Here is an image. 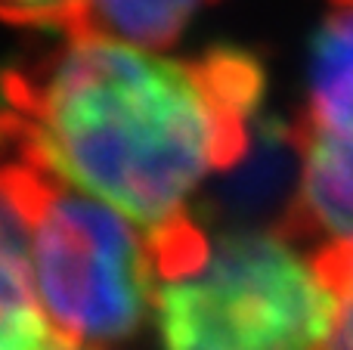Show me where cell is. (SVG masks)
<instances>
[{
	"mask_svg": "<svg viewBox=\"0 0 353 350\" xmlns=\"http://www.w3.org/2000/svg\"><path fill=\"white\" fill-rule=\"evenodd\" d=\"M261 99L263 68L245 50L168 59L65 37L0 74V152L155 233L189 214L186 198L211 174L248 155Z\"/></svg>",
	"mask_w": 353,
	"mask_h": 350,
	"instance_id": "cell-1",
	"label": "cell"
},
{
	"mask_svg": "<svg viewBox=\"0 0 353 350\" xmlns=\"http://www.w3.org/2000/svg\"><path fill=\"white\" fill-rule=\"evenodd\" d=\"M332 344L323 350H353V273L347 279V289L341 295V307H338L335 332H332Z\"/></svg>",
	"mask_w": 353,
	"mask_h": 350,
	"instance_id": "cell-9",
	"label": "cell"
},
{
	"mask_svg": "<svg viewBox=\"0 0 353 350\" xmlns=\"http://www.w3.org/2000/svg\"><path fill=\"white\" fill-rule=\"evenodd\" d=\"M298 127L353 140V6H335L313 41L307 112Z\"/></svg>",
	"mask_w": 353,
	"mask_h": 350,
	"instance_id": "cell-5",
	"label": "cell"
},
{
	"mask_svg": "<svg viewBox=\"0 0 353 350\" xmlns=\"http://www.w3.org/2000/svg\"><path fill=\"white\" fill-rule=\"evenodd\" d=\"M87 0H0V19L22 28L59 31L72 37L81 28Z\"/></svg>",
	"mask_w": 353,
	"mask_h": 350,
	"instance_id": "cell-8",
	"label": "cell"
},
{
	"mask_svg": "<svg viewBox=\"0 0 353 350\" xmlns=\"http://www.w3.org/2000/svg\"><path fill=\"white\" fill-rule=\"evenodd\" d=\"M53 350H97V347H84V344H74V341H68L65 335L59 338V344H56Z\"/></svg>",
	"mask_w": 353,
	"mask_h": 350,
	"instance_id": "cell-10",
	"label": "cell"
},
{
	"mask_svg": "<svg viewBox=\"0 0 353 350\" xmlns=\"http://www.w3.org/2000/svg\"><path fill=\"white\" fill-rule=\"evenodd\" d=\"M37 307L22 217L0 192V326Z\"/></svg>",
	"mask_w": 353,
	"mask_h": 350,
	"instance_id": "cell-7",
	"label": "cell"
},
{
	"mask_svg": "<svg viewBox=\"0 0 353 350\" xmlns=\"http://www.w3.org/2000/svg\"><path fill=\"white\" fill-rule=\"evenodd\" d=\"M332 6H353V0H332Z\"/></svg>",
	"mask_w": 353,
	"mask_h": 350,
	"instance_id": "cell-11",
	"label": "cell"
},
{
	"mask_svg": "<svg viewBox=\"0 0 353 350\" xmlns=\"http://www.w3.org/2000/svg\"><path fill=\"white\" fill-rule=\"evenodd\" d=\"M0 192L22 217L34 298L50 326L97 350L130 338L152 304L146 236L16 152H0Z\"/></svg>",
	"mask_w": 353,
	"mask_h": 350,
	"instance_id": "cell-3",
	"label": "cell"
},
{
	"mask_svg": "<svg viewBox=\"0 0 353 350\" xmlns=\"http://www.w3.org/2000/svg\"><path fill=\"white\" fill-rule=\"evenodd\" d=\"M301 177L292 208L276 229L304 248H353V140L310 134L294 124Z\"/></svg>",
	"mask_w": 353,
	"mask_h": 350,
	"instance_id": "cell-4",
	"label": "cell"
},
{
	"mask_svg": "<svg viewBox=\"0 0 353 350\" xmlns=\"http://www.w3.org/2000/svg\"><path fill=\"white\" fill-rule=\"evenodd\" d=\"M165 350H323L341 291L282 229L208 236L195 267L152 285Z\"/></svg>",
	"mask_w": 353,
	"mask_h": 350,
	"instance_id": "cell-2",
	"label": "cell"
},
{
	"mask_svg": "<svg viewBox=\"0 0 353 350\" xmlns=\"http://www.w3.org/2000/svg\"><path fill=\"white\" fill-rule=\"evenodd\" d=\"M214 0H87L72 37H103L137 50H165Z\"/></svg>",
	"mask_w": 353,
	"mask_h": 350,
	"instance_id": "cell-6",
	"label": "cell"
}]
</instances>
